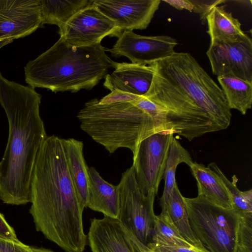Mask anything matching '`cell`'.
I'll return each mask as SVG.
<instances>
[{
  "label": "cell",
  "mask_w": 252,
  "mask_h": 252,
  "mask_svg": "<svg viewBox=\"0 0 252 252\" xmlns=\"http://www.w3.org/2000/svg\"><path fill=\"white\" fill-rule=\"evenodd\" d=\"M30 212L37 231L65 252H83L88 242L83 212L67 168L62 139L47 136L31 184Z\"/></svg>",
  "instance_id": "1"
},
{
  "label": "cell",
  "mask_w": 252,
  "mask_h": 252,
  "mask_svg": "<svg viewBox=\"0 0 252 252\" xmlns=\"http://www.w3.org/2000/svg\"><path fill=\"white\" fill-rule=\"evenodd\" d=\"M41 99L35 89L8 80L0 72V104L9 127L6 148L0 161V199L5 204L31 202L34 166L47 137L40 115Z\"/></svg>",
  "instance_id": "2"
},
{
  "label": "cell",
  "mask_w": 252,
  "mask_h": 252,
  "mask_svg": "<svg viewBox=\"0 0 252 252\" xmlns=\"http://www.w3.org/2000/svg\"><path fill=\"white\" fill-rule=\"evenodd\" d=\"M151 65L154 77L146 95L205 112L222 129L231 119L223 91L189 53L175 52Z\"/></svg>",
  "instance_id": "3"
},
{
  "label": "cell",
  "mask_w": 252,
  "mask_h": 252,
  "mask_svg": "<svg viewBox=\"0 0 252 252\" xmlns=\"http://www.w3.org/2000/svg\"><path fill=\"white\" fill-rule=\"evenodd\" d=\"M101 44L76 47L60 37L49 49L24 67L25 81L53 92L90 90L105 78L114 61Z\"/></svg>",
  "instance_id": "4"
},
{
  "label": "cell",
  "mask_w": 252,
  "mask_h": 252,
  "mask_svg": "<svg viewBox=\"0 0 252 252\" xmlns=\"http://www.w3.org/2000/svg\"><path fill=\"white\" fill-rule=\"evenodd\" d=\"M98 101L87 102L77 118L81 129L110 153L126 148L133 155L144 139L166 130L131 102L102 105Z\"/></svg>",
  "instance_id": "5"
},
{
  "label": "cell",
  "mask_w": 252,
  "mask_h": 252,
  "mask_svg": "<svg viewBox=\"0 0 252 252\" xmlns=\"http://www.w3.org/2000/svg\"><path fill=\"white\" fill-rule=\"evenodd\" d=\"M184 199L191 228L205 248L209 252H236L240 223L237 214L201 196Z\"/></svg>",
  "instance_id": "6"
},
{
  "label": "cell",
  "mask_w": 252,
  "mask_h": 252,
  "mask_svg": "<svg viewBox=\"0 0 252 252\" xmlns=\"http://www.w3.org/2000/svg\"><path fill=\"white\" fill-rule=\"evenodd\" d=\"M118 186L120 204L117 219L140 243L147 246L154 230L156 195H145L140 191L132 166L123 173Z\"/></svg>",
  "instance_id": "7"
},
{
  "label": "cell",
  "mask_w": 252,
  "mask_h": 252,
  "mask_svg": "<svg viewBox=\"0 0 252 252\" xmlns=\"http://www.w3.org/2000/svg\"><path fill=\"white\" fill-rule=\"evenodd\" d=\"M173 135L169 130L153 134L139 143L133 155L137 184L145 195L158 194Z\"/></svg>",
  "instance_id": "8"
},
{
  "label": "cell",
  "mask_w": 252,
  "mask_h": 252,
  "mask_svg": "<svg viewBox=\"0 0 252 252\" xmlns=\"http://www.w3.org/2000/svg\"><path fill=\"white\" fill-rule=\"evenodd\" d=\"M212 73L252 82V41L246 33L233 38L211 39L206 52Z\"/></svg>",
  "instance_id": "9"
},
{
  "label": "cell",
  "mask_w": 252,
  "mask_h": 252,
  "mask_svg": "<svg viewBox=\"0 0 252 252\" xmlns=\"http://www.w3.org/2000/svg\"><path fill=\"white\" fill-rule=\"evenodd\" d=\"M121 33L115 22L93 4L77 13L59 30L60 37L76 47L100 44L105 37H118Z\"/></svg>",
  "instance_id": "10"
},
{
  "label": "cell",
  "mask_w": 252,
  "mask_h": 252,
  "mask_svg": "<svg viewBox=\"0 0 252 252\" xmlns=\"http://www.w3.org/2000/svg\"><path fill=\"white\" fill-rule=\"evenodd\" d=\"M177 44L175 39L168 35L145 36L125 30L106 51L114 57L125 56L133 63L148 65L172 56Z\"/></svg>",
  "instance_id": "11"
},
{
  "label": "cell",
  "mask_w": 252,
  "mask_h": 252,
  "mask_svg": "<svg viewBox=\"0 0 252 252\" xmlns=\"http://www.w3.org/2000/svg\"><path fill=\"white\" fill-rule=\"evenodd\" d=\"M43 26L40 0H0V41L24 37Z\"/></svg>",
  "instance_id": "12"
},
{
  "label": "cell",
  "mask_w": 252,
  "mask_h": 252,
  "mask_svg": "<svg viewBox=\"0 0 252 252\" xmlns=\"http://www.w3.org/2000/svg\"><path fill=\"white\" fill-rule=\"evenodd\" d=\"M160 0H93V5L113 21L120 32L144 30L158 9Z\"/></svg>",
  "instance_id": "13"
},
{
  "label": "cell",
  "mask_w": 252,
  "mask_h": 252,
  "mask_svg": "<svg viewBox=\"0 0 252 252\" xmlns=\"http://www.w3.org/2000/svg\"><path fill=\"white\" fill-rule=\"evenodd\" d=\"M87 239L92 252H138L118 219L105 216L91 219Z\"/></svg>",
  "instance_id": "14"
},
{
  "label": "cell",
  "mask_w": 252,
  "mask_h": 252,
  "mask_svg": "<svg viewBox=\"0 0 252 252\" xmlns=\"http://www.w3.org/2000/svg\"><path fill=\"white\" fill-rule=\"evenodd\" d=\"M113 68L114 70L105 77V88L139 96H144L149 90L154 77L151 65L114 62Z\"/></svg>",
  "instance_id": "15"
},
{
  "label": "cell",
  "mask_w": 252,
  "mask_h": 252,
  "mask_svg": "<svg viewBox=\"0 0 252 252\" xmlns=\"http://www.w3.org/2000/svg\"><path fill=\"white\" fill-rule=\"evenodd\" d=\"M88 188L87 207L104 216L117 219L119 213V190L103 179L93 167L88 168Z\"/></svg>",
  "instance_id": "16"
},
{
  "label": "cell",
  "mask_w": 252,
  "mask_h": 252,
  "mask_svg": "<svg viewBox=\"0 0 252 252\" xmlns=\"http://www.w3.org/2000/svg\"><path fill=\"white\" fill-rule=\"evenodd\" d=\"M68 172L77 197L83 210L87 207L88 188V168L83 155L81 141L62 139Z\"/></svg>",
  "instance_id": "17"
},
{
  "label": "cell",
  "mask_w": 252,
  "mask_h": 252,
  "mask_svg": "<svg viewBox=\"0 0 252 252\" xmlns=\"http://www.w3.org/2000/svg\"><path fill=\"white\" fill-rule=\"evenodd\" d=\"M160 214L165 216L177 228L180 234L192 246L207 250L192 230L184 197L176 183L167 198L159 202Z\"/></svg>",
  "instance_id": "18"
},
{
  "label": "cell",
  "mask_w": 252,
  "mask_h": 252,
  "mask_svg": "<svg viewBox=\"0 0 252 252\" xmlns=\"http://www.w3.org/2000/svg\"><path fill=\"white\" fill-rule=\"evenodd\" d=\"M198 188V195L222 208L232 209L229 193L218 176L208 167L193 162L190 166Z\"/></svg>",
  "instance_id": "19"
},
{
  "label": "cell",
  "mask_w": 252,
  "mask_h": 252,
  "mask_svg": "<svg viewBox=\"0 0 252 252\" xmlns=\"http://www.w3.org/2000/svg\"><path fill=\"white\" fill-rule=\"evenodd\" d=\"M93 0H40L42 25H56L60 28L83 9L91 5Z\"/></svg>",
  "instance_id": "20"
},
{
  "label": "cell",
  "mask_w": 252,
  "mask_h": 252,
  "mask_svg": "<svg viewBox=\"0 0 252 252\" xmlns=\"http://www.w3.org/2000/svg\"><path fill=\"white\" fill-rule=\"evenodd\" d=\"M228 106L245 115L252 105V82L231 76H219Z\"/></svg>",
  "instance_id": "21"
},
{
  "label": "cell",
  "mask_w": 252,
  "mask_h": 252,
  "mask_svg": "<svg viewBox=\"0 0 252 252\" xmlns=\"http://www.w3.org/2000/svg\"><path fill=\"white\" fill-rule=\"evenodd\" d=\"M225 5L214 7L206 17L207 32L211 39L216 38H233L245 34L241 24L231 12L226 11Z\"/></svg>",
  "instance_id": "22"
},
{
  "label": "cell",
  "mask_w": 252,
  "mask_h": 252,
  "mask_svg": "<svg viewBox=\"0 0 252 252\" xmlns=\"http://www.w3.org/2000/svg\"><path fill=\"white\" fill-rule=\"evenodd\" d=\"M207 167L220 178L226 189L232 203V209L242 218L252 217V189L241 191L237 186V177L234 175L233 181L228 179L215 162L209 163Z\"/></svg>",
  "instance_id": "23"
},
{
  "label": "cell",
  "mask_w": 252,
  "mask_h": 252,
  "mask_svg": "<svg viewBox=\"0 0 252 252\" xmlns=\"http://www.w3.org/2000/svg\"><path fill=\"white\" fill-rule=\"evenodd\" d=\"M185 163L189 167L193 161L189 152L173 136L172 138L167 158L166 161L162 179L164 180V187L162 195L159 202L164 201L177 183L175 173L178 165Z\"/></svg>",
  "instance_id": "24"
},
{
  "label": "cell",
  "mask_w": 252,
  "mask_h": 252,
  "mask_svg": "<svg viewBox=\"0 0 252 252\" xmlns=\"http://www.w3.org/2000/svg\"><path fill=\"white\" fill-rule=\"evenodd\" d=\"M148 244L170 247H195L179 233L175 226L164 216L156 215L153 233Z\"/></svg>",
  "instance_id": "25"
},
{
  "label": "cell",
  "mask_w": 252,
  "mask_h": 252,
  "mask_svg": "<svg viewBox=\"0 0 252 252\" xmlns=\"http://www.w3.org/2000/svg\"><path fill=\"white\" fill-rule=\"evenodd\" d=\"M193 6L192 12L199 15L203 24L207 23L206 17L211 10L215 6L225 3V0H189Z\"/></svg>",
  "instance_id": "26"
},
{
  "label": "cell",
  "mask_w": 252,
  "mask_h": 252,
  "mask_svg": "<svg viewBox=\"0 0 252 252\" xmlns=\"http://www.w3.org/2000/svg\"><path fill=\"white\" fill-rule=\"evenodd\" d=\"M140 96L115 89L111 92L99 100L100 104H111L122 102H130L137 99Z\"/></svg>",
  "instance_id": "27"
},
{
  "label": "cell",
  "mask_w": 252,
  "mask_h": 252,
  "mask_svg": "<svg viewBox=\"0 0 252 252\" xmlns=\"http://www.w3.org/2000/svg\"><path fill=\"white\" fill-rule=\"evenodd\" d=\"M0 252H32L31 247L18 242L0 237Z\"/></svg>",
  "instance_id": "28"
},
{
  "label": "cell",
  "mask_w": 252,
  "mask_h": 252,
  "mask_svg": "<svg viewBox=\"0 0 252 252\" xmlns=\"http://www.w3.org/2000/svg\"><path fill=\"white\" fill-rule=\"evenodd\" d=\"M146 246L154 252H209L207 250L196 247H170L151 244H148Z\"/></svg>",
  "instance_id": "29"
},
{
  "label": "cell",
  "mask_w": 252,
  "mask_h": 252,
  "mask_svg": "<svg viewBox=\"0 0 252 252\" xmlns=\"http://www.w3.org/2000/svg\"><path fill=\"white\" fill-rule=\"evenodd\" d=\"M0 237L18 242L16 233L13 228L7 222L3 216L0 213Z\"/></svg>",
  "instance_id": "30"
},
{
  "label": "cell",
  "mask_w": 252,
  "mask_h": 252,
  "mask_svg": "<svg viewBox=\"0 0 252 252\" xmlns=\"http://www.w3.org/2000/svg\"><path fill=\"white\" fill-rule=\"evenodd\" d=\"M162 1L180 10L186 9L191 12L193 9V6L189 0H162Z\"/></svg>",
  "instance_id": "31"
},
{
  "label": "cell",
  "mask_w": 252,
  "mask_h": 252,
  "mask_svg": "<svg viewBox=\"0 0 252 252\" xmlns=\"http://www.w3.org/2000/svg\"><path fill=\"white\" fill-rule=\"evenodd\" d=\"M127 232L130 238L132 240L138 252H154L150 250L149 248H148L146 246L140 243L132 234H131L128 231Z\"/></svg>",
  "instance_id": "32"
},
{
  "label": "cell",
  "mask_w": 252,
  "mask_h": 252,
  "mask_svg": "<svg viewBox=\"0 0 252 252\" xmlns=\"http://www.w3.org/2000/svg\"><path fill=\"white\" fill-rule=\"evenodd\" d=\"M236 252H252V246L238 244Z\"/></svg>",
  "instance_id": "33"
},
{
  "label": "cell",
  "mask_w": 252,
  "mask_h": 252,
  "mask_svg": "<svg viewBox=\"0 0 252 252\" xmlns=\"http://www.w3.org/2000/svg\"><path fill=\"white\" fill-rule=\"evenodd\" d=\"M32 252H54L50 250L42 248H33L31 247Z\"/></svg>",
  "instance_id": "34"
},
{
  "label": "cell",
  "mask_w": 252,
  "mask_h": 252,
  "mask_svg": "<svg viewBox=\"0 0 252 252\" xmlns=\"http://www.w3.org/2000/svg\"><path fill=\"white\" fill-rule=\"evenodd\" d=\"M13 41V40H3L0 41V49L3 47L4 46L11 43Z\"/></svg>",
  "instance_id": "35"
}]
</instances>
